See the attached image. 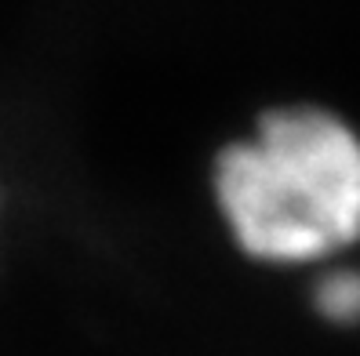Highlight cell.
I'll use <instances>...</instances> for the list:
<instances>
[{"instance_id":"cell-1","label":"cell","mask_w":360,"mask_h":356,"mask_svg":"<svg viewBox=\"0 0 360 356\" xmlns=\"http://www.w3.org/2000/svg\"><path fill=\"white\" fill-rule=\"evenodd\" d=\"M215 197L262 262H313L360 240V135L328 110H277L222 150Z\"/></svg>"},{"instance_id":"cell-2","label":"cell","mask_w":360,"mask_h":356,"mask_svg":"<svg viewBox=\"0 0 360 356\" xmlns=\"http://www.w3.org/2000/svg\"><path fill=\"white\" fill-rule=\"evenodd\" d=\"M316 305L328 320H360V273L342 269V273H331L316 287Z\"/></svg>"}]
</instances>
